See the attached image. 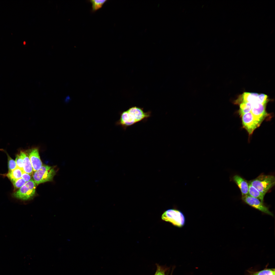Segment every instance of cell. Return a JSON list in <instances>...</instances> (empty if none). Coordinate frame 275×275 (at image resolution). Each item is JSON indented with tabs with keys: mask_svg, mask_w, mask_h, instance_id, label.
Here are the masks:
<instances>
[{
	"mask_svg": "<svg viewBox=\"0 0 275 275\" xmlns=\"http://www.w3.org/2000/svg\"><path fill=\"white\" fill-rule=\"evenodd\" d=\"M151 112H145L143 108L133 106L126 110L119 112V119L115 123L124 130L127 128L141 121L145 122L151 116Z\"/></svg>",
	"mask_w": 275,
	"mask_h": 275,
	"instance_id": "obj_1",
	"label": "cell"
},
{
	"mask_svg": "<svg viewBox=\"0 0 275 275\" xmlns=\"http://www.w3.org/2000/svg\"><path fill=\"white\" fill-rule=\"evenodd\" d=\"M275 183L274 176L262 174L251 180L249 183L259 191L265 195L274 186Z\"/></svg>",
	"mask_w": 275,
	"mask_h": 275,
	"instance_id": "obj_2",
	"label": "cell"
},
{
	"mask_svg": "<svg viewBox=\"0 0 275 275\" xmlns=\"http://www.w3.org/2000/svg\"><path fill=\"white\" fill-rule=\"evenodd\" d=\"M161 218L179 227L183 226L185 223V218L183 213L175 209H169L166 211L162 215Z\"/></svg>",
	"mask_w": 275,
	"mask_h": 275,
	"instance_id": "obj_3",
	"label": "cell"
},
{
	"mask_svg": "<svg viewBox=\"0 0 275 275\" xmlns=\"http://www.w3.org/2000/svg\"><path fill=\"white\" fill-rule=\"evenodd\" d=\"M55 174V171L51 167L42 166L39 169L35 171L33 175V180L36 184L38 185L52 181Z\"/></svg>",
	"mask_w": 275,
	"mask_h": 275,
	"instance_id": "obj_4",
	"label": "cell"
},
{
	"mask_svg": "<svg viewBox=\"0 0 275 275\" xmlns=\"http://www.w3.org/2000/svg\"><path fill=\"white\" fill-rule=\"evenodd\" d=\"M36 186V184L31 179L14 192L13 195L15 198L23 200H30L35 194Z\"/></svg>",
	"mask_w": 275,
	"mask_h": 275,
	"instance_id": "obj_5",
	"label": "cell"
},
{
	"mask_svg": "<svg viewBox=\"0 0 275 275\" xmlns=\"http://www.w3.org/2000/svg\"><path fill=\"white\" fill-rule=\"evenodd\" d=\"M242 200L246 203L261 212L273 216V213L259 200L248 195L242 196Z\"/></svg>",
	"mask_w": 275,
	"mask_h": 275,
	"instance_id": "obj_6",
	"label": "cell"
},
{
	"mask_svg": "<svg viewBox=\"0 0 275 275\" xmlns=\"http://www.w3.org/2000/svg\"><path fill=\"white\" fill-rule=\"evenodd\" d=\"M241 116L243 127L249 135L252 134L255 129L260 125L254 118L251 112L243 114Z\"/></svg>",
	"mask_w": 275,
	"mask_h": 275,
	"instance_id": "obj_7",
	"label": "cell"
},
{
	"mask_svg": "<svg viewBox=\"0 0 275 275\" xmlns=\"http://www.w3.org/2000/svg\"><path fill=\"white\" fill-rule=\"evenodd\" d=\"M266 104L256 103L252 104L251 112L254 118L260 125L261 123L267 116L266 111Z\"/></svg>",
	"mask_w": 275,
	"mask_h": 275,
	"instance_id": "obj_8",
	"label": "cell"
},
{
	"mask_svg": "<svg viewBox=\"0 0 275 275\" xmlns=\"http://www.w3.org/2000/svg\"><path fill=\"white\" fill-rule=\"evenodd\" d=\"M28 153L33 171L35 172L39 169L42 166L38 149L36 148L32 149L30 150Z\"/></svg>",
	"mask_w": 275,
	"mask_h": 275,
	"instance_id": "obj_9",
	"label": "cell"
},
{
	"mask_svg": "<svg viewBox=\"0 0 275 275\" xmlns=\"http://www.w3.org/2000/svg\"><path fill=\"white\" fill-rule=\"evenodd\" d=\"M259 94L256 93L244 92L240 95L235 102L238 104L246 102L253 104L257 103V98Z\"/></svg>",
	"mask_w": 275,
	"mask_h": 275,
	"instance_id": "obj_10",
	"label": "cell"
},
{
	"mask_svg": "<svg viewBox=\"0 0 275 275\" xmlns=\"http://www.w3.org/2000/svg\"><path fill=\"white\" fill-rule=\"evenodd\" d=\"M233 179L239 188L242 196L248 195L249 183L240 176L236 175L233 176Z\"/></svg>",
	"mask_w": 275,
	"mask_h": 275,
	"instance_id": "obj_11",
	"label": "cell"
},
{
	"mask_svg": "<svg viewBox=\"0 0 275 275\" xmlns=\"http://www.w3.org/2000/svg\"><path fill=\"white\" fill-rule=\"evenodd\" d=\"M19 155L23 160V170L25 173L30 175L32 174L33 169L29 157L26 153L21 151Z\"/></svg>",
	"mask_w": 275,
	"mask_h": 275,
	"instance_id": "obj_12",
	"label": "cell"
},
{
	"mask_svg": "<svg viewBox=\"0 0 275 275\" xmlns=\"http://www.w3.org/2000/svg\"><path fill=\"white\" fill-rule=\"evenodd\" d=\"M248 195L257 198L263 202L265 195L259 191L250 183H249Z\"/></svg>",
	"mask_w": 275,
	"mask_h": 275,
	"instance_id": "obj_13",
	"label": "cell"
},
{
	"mask_svg": "<svg viewBox=\"0 0 275 275\" xmlns=\"http://www.w3.org/2000/svg\"><path fill=\"white\" fill-rule=\"evenodd\" d=\"M23 171L17 167L14 170L9 171L6 175L10 179H17L21 178L22 173Z\"/></svg>",
	"mask_w": 275,
	"mask_h": 275,
	"instance_id": "obj_14",
	"label": "cell"
},
{
	"mask_svg": "<svg viewBox=\"0 0 275 275\" xmlns=\"http://www.w3.org/2000/svg\"><path fill=\"white\" fill-rule=\"evenodd\" d=\"M107 0H91L88 1L92 4L91 11L92 12L101 8Z\"/></svg>",
	"mask_w": 275,
	"mask_h": 275,
	"instance_id": "obj_15",
	"label": "cell"
},
{
	"mask_svg": "<svg viewBox=\"0 0 275 275\" xmlns=\"http://www.w3.org/2000/svg\"><path fill=\"white\" fill-rule=\"evenodd\" d=\"M239 113L240 115L250 112L252 107V104L246 102H242L240 104Z\"/></svg>",
	"mask_w": 275,
	"mask_h": 275,
	"instance_id": "obj_16",
	"label": "cell"
},
{
	"mask_svg": "<svg viewBox=\"0 0 275 275\" xmlns=\"http://www.w3.org/2000/svg\"><path fill=\"white\" fill-rule=\"evenodd\" d=\"M274 269H265L256 272L251 275H275Z\"/></svg>",
	"mask_w": 275,
	"mask_h": 275,
	"instance_id": "obj_17",
	"label": "cell"
},
{
	"mask_svg": "<svg viewBox=\"0 0 275 275\" xmlns=\"http://www.w3.org/2000/svg\"><path fill=\"white\" fill-rule=\"evenodd\" d=\"M10 180L15 190L20 188L26 183V182L22 178L17 179H11Z\"/></svg>",
	"mask_w": 275,
	"mask_h": 275,
	"instance_id": "obj_18",
	"label": "cell"
},
{
	"mask_svg": "<svg viewBox=\"0 0 275 275\" xmlns=\"http://www.w3.org/2000/svg\"><path fill=\"white\" fill-rule=\"evenodd\" d=\"M3 151L5 152L7 156L9 171H12L17 167L15 161L10 157L6 151L4 150H3Z\"/></svg>",
	"mask_w": 275,
	"mask_h": 275,
	"instance_id": "obj_19",
	"label": "cell"
},
{
	"mask_svg": "<svg viewBox=\"0 0 275 275\" xmlns=\"http://www.w3.org/2000/svg\"><path fill=\"white\" fill-rule=\"evenodd\" d=\"M269 100L268 96L264 94H259L257 98V103L267 104Z\"/></svg>",
	"mask_w": 275,
	"mask_h": 275,
	"instance_id": "obj_20",
	"label": "cell"
},
{
	"mask_svg": "<svg viewBox=\"0 0 275 275\" xmlns=\"http://www.w3.org/2000/svg\"><path fill=\"white\" fill-rule=\"evenodd\" d=\"M15 162L17 167L23 170V160L19 154L17 155Z\"/></svg>",
	"mask_w": 275,
	"mask_h": 275,
	"instance_id": "obj_21",
	"label": "cell"
},
{
	"mask_svg": "<svg viewBox=\"0 0 275 275\" xmlns=\"http://www.w3.org/2000/svg\"><path fill=\"white\" fill-rule=\"evenodd\" d=\"M30 175L23 171L22 174L21 178L25 182H28L31 180V177Z\"/></svg>",
	"mask_w": 275,
	"mask_h": 275,
	"instance_id": "obj_22",
	"label": "cell"
},
{
	"mask_svg": "<svg viewBox=\"0 0 275 275\" xmlns=\"http://www.w3.org/2000/svg\"><path fill=\"white\" fill-rule=\"evenodd\" d=\"M155 275H166L164 271L158 267Z\"/></svg>",
	"mask_w": 275,
	"mask_h": 275,
	"instance_id": "obj_23",
	"label": "cell"
}]
</instances>
